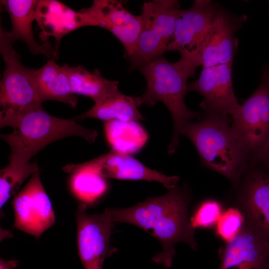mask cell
Masks as SVG:
<instances>
[{"instance_id":"1","label":"cell","mask_w":269,"mask_h":269,"mask_svg":"<svg viewBox=\"0 0 269 269\" xmlns=\"http://www.w3.org/2000/svg\"><path fill=\"white\" fill-rule=\"evenodd\" d=\"M191 199L186 186H175L156 197L125 208H110L115 222L127 223L138 227L155 237L161 244L162 251L152 258L153 262L170 268L175 255V245L187 244L196 250L195 229L188 216Z\"/></svg>"},{"instance_id":"2","label":"cell","mask_w":269,"mask_h":269,"mask_svg":"<svg viewBox=\"0 0 269 269\" xmlns=\"http://www.w3.org/2000/svg\"><path fill=\"white\" fill-rule=\"evenodd\" d=\"M176 62L161 57L146 64L139 70L144 76L146 89L140 96L142 104L153 106L163 103L170 112L173 121L174 132L168 153L175 152L183 127L194 119H199L200 113L189 109L184 102L188 91L187 81L193 77L200 66L196 57L187 52H180Z\"/></svg>"},{"instance_id":"3","label":"cell","mask_w":269,"mask_h":269,"mask_svg":"<svg viewBox=\"0 0 269 269\" xmlns=\"http://www.w3.org/2000/svg\"><path fill=\"white\" fill-rule=\"evenodd\" d=\"M180 135L193 143L204 166L239 184L251 161L234 135L228 117L205 116L185 125Z\"/></svg>"},{"instance_id":"4","label":"cell","mask_w":269,"mask_h":269,"mask_svg":"<svg viewBox=\"0 0 269 269\" xmlns=\"http://www.w3.org/2000/svg\"><path fill=\"white\" fill-rule=\"evenodd\" d=\"M98 135L94 130L83 127L72 118L64 119L46 112L42 107L26 115L11 133L0 135L10 148L9 163L20 165L49 144L71 136L94 143Z\"/></svg>"},{"instance_id":"5","label":"cell","mask_w":269,"mask_h":269,"mask_svg":"<svg viewBox=\"0 0 269 269\" xmlns=\"http://www.w3.org/2000/svg\"><path fill=\"white\" fill-rule=\"evenodd\" d=\"M0 27V52L5 63L0 82V128H14L42 103L37 93L35 69L21 63L19 54Z\"/></svg>"},{"instance_id":"6","label":"cell","mask_w":269,"mask_h":269,"mask_svg":"<svg viewBox=\"0 0 269 269\" xmlns=\"http://www.w3.org/2000/svg\"><path fill=\"white\" fill-rule=\"evenodd\" d=\"M175 0L145 1L141 9L142 28L133 54L131 67L140 70L162 57L172 39L176 18L180 10Z\"/></svg>"},{"instance_id":"7","label":"cell","mask_w":269,"mask_h":269,"mask_svg":"<svg viewBox=\"0 0 269 269\" xmlns=\"http://www.w3.org/2000/svg\"><path fill=\"white\" fill-rule=\"evenodd\" d=\"M261 82L240 106L233 119L231 131L251 162L269 139V70L263 71Z\"/></svg>"},{"instance_id":"8","label":"cell","mask_w":269,"mask_h":269,"mask_svg":"<svg viewBox=\"0 0 269 269\" xmlns=\"http://www.w3.org/2000/svg\"><path fill=\"white\" fill-rule=\"evenodd\" d=\"M78 255L84 269H103L105 259L115 251L111 236L117 224L111 208L103 213L89 214L85 204L76 211Z\"/></svg>"},{"instance_id":"9","label":"cell","mask_w":269,"mask_h":269,"mask_svg":"<svg viewBox=\"0 0 269 269\" xmlns=\"http://www.w3.org/2000/svg\"><path fill=\"white\" fill-rule=\"evenodd\" d=\"M62 170L71 174L80 171H91L106 178L156 181L163 184L168 190L176 186L180 180L178 176L164 174L148 168L130 154L113 149L88 161L67 164Z\"/></svg>"},{"instance_id":"10","label":"cell","mask_w":269,"mask_h":269,"mask_svg":"<svg viewBox=\"0 0 269 269\" xmlns=\"http://www.w3.org/2000/svg\"><path fill=\"white\" fill-rule=\"evenodd\" d=\"M84 26H99L114 35L123 45L129 58L134 53L142 28L140 15L129 12L118 0H95L79 12Z\"/></svg>"},{"instance_id":"11","label":"cell","mask_w":269,"mask_h":269,"mask_svg":"<svg viewBox=\"0 0 269 269\" xmlns=\"http://www.w3.org/2000/svg\"><path fill=\"white\" fill-rule=\"evenodd\" d=\"M12 205L14 227L36 238L55 223L54 210L41 181L39 170L14 196Z\"/></svg>"},{"instance_id":"12","label":"cell","mask_w":269,"mask_h":269,"mask_svg":"<svg viewBox=\"0 0 269 269\" xmlns=\"http://www.w3.org/2000/svg\"><path fill=\"white\" fill-rule=\"evenodd\" d=\"M232 63L203 68L199 77L188 84V91H195L204 97L200 107L205 116H231L237 115L239 104L233 88Z\"/></svg>"},{"instance_id":"13","label":"cell","mask_w":269,"mask_h":269,"mask_svg":"<svg viewBox=\"0 0 269 269\" xmlns=\"http://www.w3.org/2000/svg\"><path fill=\"white\" fill-rule=\"evenodd\" d=\"M247 20L246 15L232 14L219 5L217 15L196 53L203 68L233 62L238 47L235 34Z\"/></svg>"},{"instance_id":"14","label":"cell","mask_w":269,"mask_h":269,"mask_svg":"<svg viewBox=\"0 0 269 269\" xmlns=\"http://www.w3.org/2000/svg\"><path fill=\"white\" fill-rule=\"evenodd\" d=\"M242 184L238 202L245 223L269 242V173L250 164Z\"/></svg>"},{"instance_id":"15","label":"cell","mask_w":269,"mask_h":269,"mask_svg":"<svg viewBox=\"0 0 269 269\" xmlns=\"http://www.w3.org/2000/svg\"><path fill=\"white\" fill-rule=\"evenodd\" d=\"M219 5L209 0H196L190 8L180 9L167 51L196 53L217 15Z\"/></svg>"},{"instance_id":"16","label":"cell","mask_w":269,"mask_h":269,"mask_svg":"<svg viewBox=\"0 0 269 269\" xmlns=\"http://www.w3.org/2000/svg\"><path fill=\"white\" fill-rule=\"evenodd\" d=\"M219 269H269V242L245 223L239 234L220 250Z\"/></svg>"},{"instance_id":"17","label":"cell","mask_w":269,"mask_h":269,"mask_svg":"<svg viewBox=\"0 0 269 269\" xmlns=\"http://www.w3.org/2000/svg\"><path fill=\"white\" fill-rule=\"evenodd\" d=\"M0 1L7 12L12 24L11 30L5 31L9 40L13 44L17 40H21L34 55H43L48 58L54 56V50L49 42L39 44L34 37L32 23L35 19L39 1L5 0Z\"/></svg>"},{"instance_id":"18","label":"cell","mask_w":269,"mask_h":269,"mask_svg":"<svg viewBox=\"0 0 269 269\" xmlns=\"http://www.w3.org/2000/svg\"><path fill=\"white\" fill-rule=\"evenodd\" d=\"M142 104L140 97H131L116 90L89 110L77 116L78 122L86 118H94L106 122L111 121H138L144 120L138 108Z\"/></svg>"},{"instance_id":"19","label":"cell","mask_w":269,"mask_h":269,"mask_svg":"<svg viewBox=\"0 0 269 269\" xmlns=\"http://www.w3.org/2000/svg\"><path fill=\"white\" fill-rule=\"evenodd\" d=\"M37 93L41 103L54 100L76 107L78 99L72 92L69 80L62 66L52 58L41 68L35 69Z\"/></svg>"},{"instance_id":"20","label":"cell","mask_w":269,"mask_h":269,"mask_svg":"<svg viewBox=\"0 0 269 269\" xmlns=\"http://www.w3.org/2000/svg\"><path fill=\"white\" fill-rule=\"evenodd\" d=\"M62 67L68 77L72 92L91 98L95 104L119 89L118 81L105 78L98 69L90 72L82 65L72 67L66 63Z\"/></svg>"},{"instance_id":"21","label":"cell","mask_w":269,"mask_h":269,"mask_svg":"<svg viewBox=\"0 0 269 269\" xmlns=\"http://www.w3.org/2000/svg\"><path fill=\"white\" fill-rule=\"evenodd\" d=\"M136 122L115 120L105 123V133L112 149L130 155L144 145L147 134Z\"/></svg>"},{"instance_id":"22","label":"cell","mask_w":269,"mask_h":269,"mask_svg":"<svg viewBox=\"0 0 269 269\" xmlns=\"http://www.w3.org/2000/svg\"><path fill=\"white\" fill-rule=\"evenodd\" d=\"M72 174L70 179L71 189L84 204L94 202L107 190L106 178L97 173L84 170Z\"/></svg>"},{"instance_id":"23","label":"cell","mask_w":269,"mask_h":269,"mask_svg":"<svg viewBox=\"0 0 269 269\" xmlns=\"http://www.w3.org/2000/svg\"><path fill=\"white\" fill-rule=\"evenodd\" d=\"M39 170L35 162L28 161L20 165L9 163L0 171V208L15 195L24 181Z\"/></svg>"},{"instance_id":"24","label":"cell","mask_w":269,"mask_h":269,"mask_svg":"<svg viewBox=\"0 0 269 269\" xmlns=\"http://www.w3.org/2000/svg\"><path fill=\"white\" fill-rule=\"evenodd\" d=\"M245 223V216L238 208H229L222 213L216 224V234L227 243L235 238Z\"/></svg>"},{"instance_id":"25","label":"cell","mask_w":269,"mask_h":269,"mask_svg":"<svg viewBox=\"0 0 269 269\" xmlns=\"http://www.w3.org/2000/svg\"><path fill=\"white\" fill-rule=\"evenodd\" d=\"M222 214L220 204L215 200L203 201L190 219L192 227L207 228L216 225Z\"/></svg>"},{"instance_id":"26","label":"cell","mask_w":269,"mask_h":269,"mask_svg":"<svg viewBox=\"0 0 269 269\" xmlns=\"http://www.w3.org/2000/svg\"><path fill=\"white\" fill-rule=\"evenodd\" d=\"M254 163L269 173V139L256 158Z\"/></svg>"},{"instance_id":"27","label":"cell","mask_w":269,"mask_h":269,"mask_svg":"<svg viewBox=\"0 0 269 269\" xmlns=\"http://www.w3.org/2000/svg\"><path fill=\"white\" fill-rule=\"evenodd\" d=\"M19 262L16 260H0V269H16Z\"/></svg>"},{"instance_id":"28","label":"cell","mask_w":269,"mask_h":269,"mask_svg":"<svg viewBox=\"0 0 269 269\" xmlns=\"http://www.w3.org/2000/svg\"><path fill=\"white\" fill-rule=\"evenodd\" d=\"M267 68H268V69H269V68L267 67Z\"/></svg>"}]
</instances>
